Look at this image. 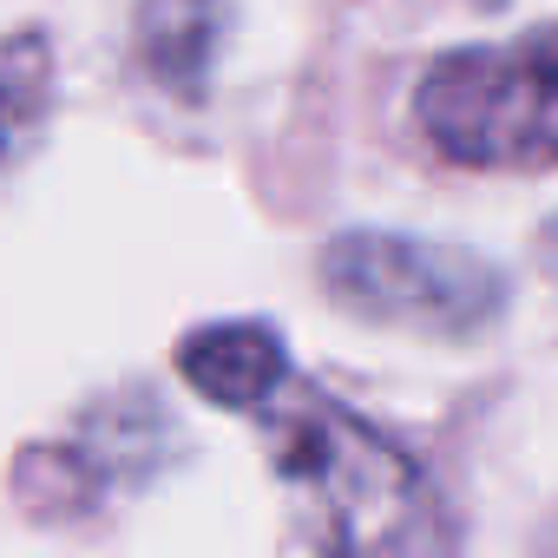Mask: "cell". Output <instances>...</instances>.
I'll list each match as a JSON object with an SVG mask.
<instances>
[{
	"instance_id": "obj_2",
	"label": "cell",
	"mask_w": 558,
	"mask_h": 558,
	"mask_svg": "<svg viewBox=\"0 0 558 558\" xmlns=\"http://www.w3.org/2000/svg\"><path fill=\"white\" fill-rule=\"evenodd\" d=\"M414 112L453 165H486V171L558 165V34L440 60Z\"/></svg>"
},
{
	"instance_id": "obj_1",
	"label": "cell",
	"mask_w": 558,
	"mask_h": 558,
	"mask_svg": "<svg viewBox=\"0 0 558 558\" xmlns=\"http://www.w3.org/2000/svg\"><path fill=\"white\" fill-rule=\"evenodd\" d=\"M269 466L290 499V538L316 551H414L440 545L434 493L421 466L381 440L368 421L342 414L316 388H276L269 401Z\"/></svg>"
},
{
	"instance_id": "obj_3",
	"label": "cell",
	"mask_w": 558,
	"mask_h": 558,
	"mask_svg": "<svg viewBox=\"0 0 558 558\" xmlns=\"http://www.w3.org/2000/svg\"><path fill=\"white\" fill-rule=\"evenodd\" d=\"M323 283L342 310L421 329V336H466L499 310V276L447 243L388 236V230H349L323 256Z\"/></svg>"
},
{
	"instance_id": "obj_4",
	"label": "cell",
	"mask_w": 558,
	"mask_h": 558,
	"mask_svg": "<svg viewBox=\"0 0 558 558\" xmlns=\"http://www.w3.org/2000/svg\"><path fill=\"white\" fill-rule=\"evenodd\" d=\"M178 375L210 408H263L276 388L290 381L283 342H276V329H263V323H210V329L184 336Z\"/></svg>"
}]
</instances>
